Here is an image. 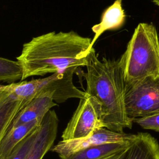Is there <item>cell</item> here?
<instances>
[{
  "mask_svg": "<svg viewBox=\"0 0 159 159\" xmlns=\"http://www.w3.org/2000/svg\"><path fill=\"white\" fill-rule=\"evenodd\" d=\"M155 4L159 6V0H151Z\"/></svg>",
  "mask_w": 159,
  "mask_h": 159,
  "instance_id": "obj_19",
  "label": "cell"
},
{
  "mask_svg": "<svg viewBox=\"0 0 159 159\" xmlns=\"http://www.w3.org/2000/svg\"><path fill=\"white\" fill-rule=\"evenodd\" d=\"M22 76V68L17 61L0 57V83H16Z\"/></svg>",
  "mask_w": 159,
  "mask_h": 159,
  "instance_id": "obj_15",
  "label": "cell"
},
{
  "mask_svg": "<svg viewBox=\"0 0 159 159\" xmlns=\"http://www.w3.org/2000/svg\"><path fill=\"white\" fill-rule=\"evenodd\" d=\"M122 0H116L112 4L107 7L102 14L101 21L91 28L94 35L91 40V48L100 35L107 30L120 29L125 22V14L122 6Z\"/></svg>",
  "mask_w": 159,
  "mask_h": 159,
  "instance_id": "obj_12",
  "label": "cell"
},
{
  "mask_svg": "<svg viewBox=\"0 0 159 159\" xmlns=\"http://www.w3.org/2000/svg\"><path fill=\"white\" fill-rule=\"evenodd\" d=\"M27 103L12 92L8 84H0V142L14 117Z\"/></svg>",
  "mask_w": 159,
  "mask_h": 159,
  "instance_id": "obj_11",
  "label": "cell"
},
{
  "mask_svg": "<svg viewBox=\"0 0 159 159\" xmlns=\"http://www.w3.org/2000/svg\"><path fill=\"white\" fill-rule=\"evenodd\" d=\"M122 152H123V151H122ZM122 152H119V153H116V154H114V155H112V156H110V157H107V158H104V159H119V158L120 154L122 153Z\"/></svg>",
  "mask_w": 159,
  "mask_h": 159,
  "instance_id": "obj_18",
  "label": "cell"
},
{
  "mask_svg": "<svg viewBox=\"0 0 159 159\" xmlns=\"http://www.w3.org/2000/svg\"><path fill=\"white\" fill-rule=\"evenodd\" d=\"M119 60L125 86L159 76V37L155 27L139 23Z\"/></svg>",
  "mask_w": 159,
  "mask_h": 159,
  "instance_id": "obj_3",
  "label": "cell"
},
{
  "mask_svg": "<svg viewBox=\"0 0 159 159\" xmlns=\"http://www.w3.org/2000/svg\"><path fill=\"white\" fill-rule=\"evenodd\" d=\"M91 39L74 31L50 32L32 38L23 45L17 61L21 80L47 73H61L71 68L86 66Z\"/></svg>",
  "mask_w": 159,
  "mask_h": 159,
  "instance_id": "obj_1",
  "label": "cell"
},
{
  "mask_svg": "<svg viewBox=\"0 0 159 159\" xmlns=\"http://www.w3.org/2000/svg\"><path fill=\"white\" fill-rule=\"evenodd\" d=\"M130 141L93 146L68 156L60 157V158L61 159H104L124 151L128 147Z\"/></svg>",
  "mask_w": 159,
  "mask_h": 159,
  "instance_id": "obj_14",
  "label": "cell"
},
{
  "mask_svg": "<svg viewBox=\"0 0 159 159\" xmlns=\"http://www.w3.org/2000/svg\"><path fill=\"white\" fill-rule=\"evenodd\" d=\"M102 109L99 102L86 93L61 135V140L83 138L104 128Z\"/></svg>",
  "mask_w": 159,
  "mask_h": 159,
  "instance_id": "obj_6",
  "label": "cell"
},
{
  "mask_svg": "<svg viewBox=\"0 0 159 159\" xmlns=\"http://www.w3.org/2000/svg\"><path fill=\"white\" fill-rule=\"evenodd\" d=\"M57 105V103L53 100L52 96H39L30 101L20 110L8 129L36 120L42 121L50 109Z\"/></svg>",
  "mask_w": 159,
  "mask_h": 159,
  "instance_id": "obj_9",
  "label": "cell"
},
{
  "mask_svg": "<svg viewBox=\"0 0 159 159\" xmlns=\"http://www.w3.org/2000/svg\"><path fill=\"white\" fill-rule=\"evenodd\" d=\"M58 119L54 110H50L39 125L35 141L25 159H42L51 150L56 139Z\"/></svg>",
  "mask_w": 159,
  "mask_h": 159,
  "instance_id": "obj_8",
  "label": "cell"
},
{
  "mask_svg": "<svg viewBox=\"0 0 159 159\" xmlns=\"http://www.w3.org/2000/svg\"><path fill=\"white\" fill-rule=\"evenodd\" d=\"M134 136L135 134L114 132L104 127L85 137L61 140L52 147L50 150L57 153L60 157H65L93 146L129 142Z\"/></svg>",
  "mask_w": 159,
  "mask_h": 159,
  "instance_id": "obj_7",
  "label": "cell"
},
{
  "mask_svg": "<svg viewBox=\"0 0 159 159\" xmlns=\"http://www.w3.org/2000/svg\"><path fill=\"white\" fill-rule=\"evenodd\" d=\"M125 104L129 119L134 120L159 113V76H150L125 86Z\"/></svg>",
  "mask_w": 159,
  "mask_h": 159,
  "instance_id": "obj_5",
  "label": "cell"
},
{
  "mask_svg": "<svg viewBox=\"0 0 159 159\" xmlns=\"http://www.w3.org/2000/svg\"><path fill=\"white\" fill-rule=\"evenodd\" d=\"M133 122L137 123L144 129L159 132V113L152 116L137 119Z\"/></svg>",
  "mask_w": 159,
  "mask_h": 159,
  "instance_id": "obj_17",
  "label": "cell"
},
{
  "mask_svg": "<svg viewBox=\"0 0 159 159\" xmlns=\"http://www.w3.org/2000/svg\"><path fill=\"white\" fill-rule=\"evenodd\" d=\"M86 67V72L80 69V76L86 81L85 93L101 104L104 127L118 132L131 129L133 122L126 112L125 82L119 60L105 58L99 60L92 48Z\"/></svg>",
  "mask_w": 159,
  "mask_h": 159,
  "instance_id": "obj_2",
  "label": "cell"
},
{
  "mask_svg": "<svg viewBox=\"0 0 159 159\" xmlns=\"http://www.w3.org/2000/svg\"><path fill=\"white\" fill-rule=\"evenodd\" d=\"M79 68H71L64 73H53L46 78L8 84L9 88L27 102L44 94L52 96L56 103L63 102L70 98L83 99L86 96L85 91L79 89L73 81V74Z\"/></svg>",
  "mask_w": 159,
  "mask_h": 159,
  "instance_id": "obj_4",
  "label": "cell"
},
{
  "mask_svg": "<svg viewBox=\"0 0 159 159\" xmlns=\"http://www.w3.org/2000/svg\"><path fill=\"white\" fill-rule=\"evenodd\" d=\"M42 121L36 120L8 129L0 142V159H7L16 145L35 129Z\"/></svg>",
  "mask_w": 159,
  "mask_h": 159,
  "instance_id": "obj_13",
  "label": "cell"
},
{
  "mask_svg": "<svg viewBox=\"0 0 159 159\" xmlns=\"http://www.w3.org/2000/svg\"><path fill=\"white\" fill-rule=\"evenodd\" d=\"M119 159H159V143L149 134L138 133Z\"/></svg>",
  "mask_w": 159,
  "mask_h": 159,
  "instance_id": "obj_10",
  "label": "cell"
},
{
  "mask_svg": "<svg viewBox=\"0 0 159 159\" xmlns=\"http://www.w3.org/2000/svg\"><path fill=\"white\" fill-rule=\"evenodd\" d=\"M39 125L16 145L7 159H25L35 141Z\"/></svg>",
  "mask_w": 159,
  "mask_h": 159,
  "instance_id": "obj_16",
  "label": "cell"
}]
</instances>
